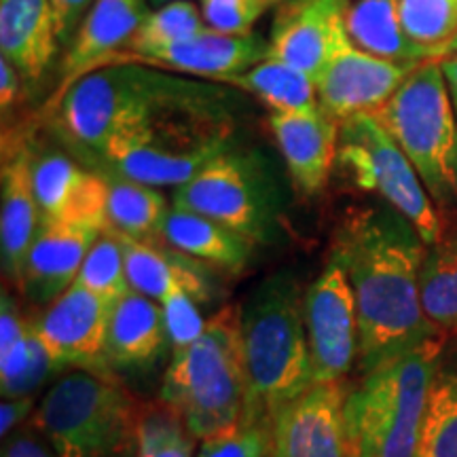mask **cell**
<instances>
[{"label":"cell","instance_id":"1","mask_svg":"<svg viewBox=\"0 0 457 457\" xmlns=\"http://www.w3.org/2000/svg\"><path fill=\"white\" fill-rule=\"evenodd\" d=\"M51 117L104 171L148 187H182L237 134L231 85L145 66L85 74Z\"/></svg>","mask_w":457,"mask_h":457},{"label":"cell","instance_id":"2","mask_svg":"<svg viewBox=\"0 0 457 457\" xmlns=\"http://www.w3.org/2000/svg\"><path fill=\"white\" fill-rule=\"evenodd\" d=\"M428 244L390 205L353 208L337 227L330 261L350 279L362 373L441 335L421 303Z\"/></svg>","mask_w":457,"mask_h":457},{"label":"cell","instance_id":"3","mask_svg":"<svg viewBox=\"0 0 457 457\" xmlns=\"http://www.w3.org/2000/svg\"><path fill=\"white\" fill-rule=\"evenodd\" d=\"M248 404L245 413L273 421L313 381L305 330V293L293 271L262 279L239 310Z\"/></svg>","mask_w":457,"mask_h":457},{"label":"cell","instance_id":"4","mask_svg":"<svg viewBox=\"0 0 457 457\" xmlns=\"http://www.w3.org/2000/svg\"><path fill=\"white\" fill-rule=\"evenodd\" d=\"M441 358L438 335L362 373L345 398L350 457H420L428 398Z\"/></svg>","mask_w":457,"mask_h":457},{"label":"cell","instance_id":"5","mask_svg":"<svg viewBox=\"0 0 457 457\" xmlns=\"http://www.w3.org/2000/svg\"><path fill=\"white\" fill-rule=\"evenodd\" d=\"M162 403L180 415L195 441L242 420L248 404L239 310L222 307L191 347L171 353Z\"/></svg>","mask_w":457,"mask_h":457},{"label":"cell","instance_id":"6","mask_svg":"<svg viewBox=\"0 0 457 457\" xmlns=\"http://www.w3.org/2000/svg\"><path fill=\"white\" fill-rule=\"evenodd\" d=\"M396 140L438 210H457V114L441 62H421L370 112Z\"/></svg>","mask_w":457,"mask_h":457},{"label":"cell","instance_id":"7","mask_svg":"<svg viewBox=\"0 0 457 457\" xmlns=\"http://www.w3.org/2000/svg\"><path fill=\"white\" fill-rule=\"evenodd\" d=\"M138 415L112 377L71 370L45 392L32 426L57 457H125Z\"/></svg>","mask_w":457,"mask_h":457},{"label":"cell","instance_id":"8","mask_svg":"<svg viewBox=\"0 0 457 457\" xmlns=\"http://www.w3.org/2000/svg\"><path fill=\"white\" fill-rule=\"evenodd\" d=\"M174 205L204 214L254 244L279 237L284 187L270 159L259 151L228 148L176 188Z\"/></svg>","mask_w":457,"mask_h":457},{"label":"cell","instance_id":"9","mask_svg":"<svg viewBox=\"0 0 457 457\" xmlns=\"http://www.w3.org/2000/svg\"><path fill=\"white\" fill-rule=\"evenodd\" d=\"M337 163L358 188L375 193L417 228L428 245L443 237L438 208L403 148L370 112L341 121Z\"/></svg>","mask_w":457,"mask_h":457},{"label":"cell","instance_id":"10","mask_svg":"<svg viewBox=\"0 0 457 457\" xmlns=\"http://www.w3.org/2000/svg\"><path fill=\"white\" fill-rule=\"evenodd\" d=\"M305 330L316 384H339L358 360V310L353 290L337 262L305 290Z\"/></svg>","mask_w":457,"mask_h":457},{"label":"cell","instance_id":"11","mask_svg":"<svg viewBox=\"0 0 457 457\" xmlns=\"http://www.w3.org/2000/svg\"><path fill=\"white\" fill-rule=\"evenodd\" d=\"M352 0H286L267 38V57L318 81L330 60L352 45L345 15Z\"/></svg>","mask_w":457,"mask_h":457},{"label":"cell","instance_id":"12","mask_svg":"<svg viewBox=\"0 0 457 457\" xmlns=\"http://www.w3.org/2000/svg\"><path fill=\"white\" fill-rule=\"evenodd\" d=\"M265 57L267 41L256 34L228 37V34L208 30L195 38L165 45V47L140 51L121 49L106 57L96 71L106 66H145L153 71L180 74V77L227 83L228 79L245 72Z\"/></svg>","mask_w":457,"mask_h":457},{"label":"cell","instance_id":"13","mask_svg":"<svg viewBox=\"0 0 457 457\" xmlns=\"http://www.w3.org/2000/svg\"><path fill=\"white\" fill-rule=\"evenodd\" d=\"M112 303L72 284L34 320L38 335L51 356L64 370H89L108 375L104 339Z\"/></svg>","mask_w":457,"mask_h":457},{"label":"cell","instance_id":"14","mask_svg":"<svg viewBox=\"0 0 457 457\" xmlns=\"http://www.w3.org/2000/svg\"><path fill=\"white\" fill-rule=\"evenodd\" d=\"M343 384H313L273 417L270 457H350Z\"/></svg>","mask_w":457,"mask_h":457},{"label":"cell","instance_id":"15","mask_svg":"<svg viewBox=\"0 0 457 457\" xmlns=\"http://www.w3.org/2000/svg\"><path fill=\"white\" fill-rule=\"evenodd\" d=\"M417 66H403L364 54L353 45L341 49L318 77L320 106L339 121L384 106Z\"/></svg>","mask_w":457,"mask_h":457},{"label":"cell","instance_id":"16","mask_svg":"<svg viewBox=\"0 0 457 457\" xmlns=\"http://www.w3.org/2000/svg\"><path fill=\"white\" fill-rule=\"evenodd\" d=\"M148 11V0H96L62 60L60 83L47 102L51 114L74 83L131 41Z\"/></svg>","mask_w":457,"mask_h":457},{"label":"cell","instance_id":"17","mask_svg":"<svg viewBox=\"0 0 457 457\" xmlns=\"http://www.w3.org/2000/svg\"><path fill=\"white\" fill-rule=\"evenodd\" d=\"M270 128L295 185L305 195L322 193L337 163L339 119L316 106L310 111L271 112Z\"/></svg>","mask_w":457,"mask_h":457},{"label":"cell","instance_id":"18","mask_svg":"<svg viewBox=\"0 0 457 457\" xmlns=\"http://www.w3.org/2000/svg\"><path fill=\"white\" fill-rule=\"evenodd\" d=\"M32 176L43 220L106 228L104 176L83 170L62 153L34 157Z\"/></svg>","mask_w":457,"mask_h":457},{"label":"cell","instance_id":"19","mask_svg":"<svg viewBox=\"0 0 457 457\" xmlns=\"http://www.w3.org/2000/svg\"><path fill=\"white\" fill-rule=\"evenodd\" d=\"M104 228L43 220L28 250L20 288L38 305H51L77 282L89 248Z\"/></svg>","mask_w":457,"mask_h":457},{"label":"cell","instance_id":"20","mask_svg":"<svg viewBox=\"0 0 457 457\" xmlns=\"http://www.w3.org/2000/svg\"><path fill=\"white\" fill-rule=\"evenodd\" d=\"M34 155L20 145L4 155L0 174V256L3 271L17 288L21 284L28 250L41 225L32 176Z\"/></svg>","mask_w":457,"mask_h":457},{"label":"cell","instance_id":"21","mask_svg":"<svg viewBox=\"0 0 457 457\" xmlns=\"http://www.w3.org/2000/svg\"><path fill=\"white\" fill-rule=\"evenodd\" d=\"M170 345L162 305L128 290L108 313L104 358L111 370H148Z\"/></svg>","mask_w":457,"mask_h":457},{"label":"cell","instance_id":"22","mask_svg":"<svg viewBox=\"0 0 457 457\" xmlns=\"http://www.w3.org/2000/svg\"><path fill=\"white\" fill-rule=\"evenodd\" d=\"M114 233L121 242L125 273H128L131 290L157 303L179 288L187 290L197 303L212 299L214 288L204 262L174 248H162L151 239H136L119 231Z\"/></svg>","mask_w":457,"mask_h":457},{"label":"cell","instance_id":"23","mask_svg":"<svg viewBox=\"0 0 457 457\" xmlns=\"http://www.w3.org/2000/svg\"><path fill=\"white\" fill-rule=\"evenodd\" d=\"M57 43L49 0H0V49L24 81L34 85L49 71Z\"/></svg>","mask_w":457,"mask_h":457},{"label":"cell","instance_id":"24","mask_svg":"<svg viewBox=\"0 0 457 457\" xmlns=\"http://www.w3.org/2000/svg\"><path fill=\"white\" fill-rule=\"evenodd\" d=\"M159 237L170 248L179 250L204 265H214L227 271H242L253 259L256 245L233 228L204 214L179 208V205L170 208Z\"/></svg>","mask_w":457,"mask_h":457},{"label":"cell","instance_id":"25","mask_svg":"<svg viewBox=\"0 0 457 457\" xmlns=\"http://www.w3.org/2000/svg\"><path fill=\"white\" fill-rule=\"evenodd\" d=\"M345 26L353 47L364 54L403 66L428 62L424 51L404 32L400 0H352Z\"/></svg>","mask_w":457,"mask_h":457},{"label":"cell","instance_id":"26","mask_svg":"<svg viewBox=\"0 0 457 457\" xmlns=\"http://www.w3.org/2000/svg\"><path fill=\"white\" fill-rule=\"evenodd\" d=\"M106 179V227L136 239L159 237L170 205L157 187L102 171Z\"/></svg>","mask_w":457,"mask_h":457},{"label":"cell","instance_id":"27","mask_svg":"<svg viewBox=\"0 0 457 457\" xmlns=\"http://www.w3.org/2000/svg\"><path fill=\"white\" fill-rule=\"evenodd\" d=\"M227 83L265 102L271 112H296L320 106L318 85L310 74L270 57Z\"/></svg>","mask_w":457,"mask_h":457},{"label":"cell","instance_id":"28","mask_svg":"<svg viewBox=\"0 0 457 457\" xmlns=\"http://www.w3.org/2000/svg\"><path fill=\"white\" fill-rule=\"evenodd\" d=\"M420 457H457V353L441 358L428 398Z\"/></svg>","mask_w":457,"mask_h":457},{"label":"cell","instance_id":"29","mask_svg":"<svg viewBox=\"0 0 457 457\" xmlns=\"http://www.w3.org/2000/svg\"><path fill=\"white\" fill-rule=\"evenodd\" d=\"M421 303L438 330H457V231L428 245L421 265Z\"/></svg>","mask_w":457,"mask_h":457},{"label":"cell","instance_id":"30","mask_svg":"<svg viewBox=\"0 0 457 457\" xmlns=\"http://www.w3.org/2000/svg\"><path fill=\"white\" fill-rule=\"evenodd\" d=\"M195 438L174 409L162 403L140 409L125 457H193Z\"/></svg>","mask_w":457,"mask_h":457},{"label":"cell","instance_id":"31","mask_svg":"<svg viewBox=\"0 0 457 457\" xmlns=\"http://www.w3.org/2000/svg\"><path fill=\"white\" fill-rule=\"evenodd\" d=\"M208 30L210 28L205 26L202 9L193 0H174V3L148 11L145 21L123 49L140 51L165 47V45L195 38Z\"/></svg>","mask_w":457,"mask_h":457},{"label":"cell","instance_id":"32","mask_svg":"<svg viewBox=\"0 0 457 457\" xmlns=\"http://www.w3.org/2000/svg\"><path fill=\"white\" fill-rule=\"evenodd\" d=\"M400 17L407 37L436 60L457 34V0H400Z\"/></svg>","mask_w":457,"mask_h":457},{"label":"cell","instance_id":"33","mask_svg":"<svg viewBox=\"0 0 457 457\" xmlns=\"http://www.w3.org/2000/svg\"><path fill=\"white\" fill-rule=\"evenodd\" d=\"M74 284L83 286L89 293L111 303L121 299L129 290L121 242H119L117 233L111 227H106L102 236L96 239V244L89 248Z\"/></svg>","mask_w":457,"mask_h":457},{"label":"cell","instance_id":"34","mask_svg":"<svg viewBox=\"0 0 457 457\" xmlns=\"http://www.w3.org/2000/svg\"><path fill=\"white\" fill-rule=\"evenodd\" d=\"M273 421L245 413L237 424L199 441L197 457H270Z\"/></svg>","mask_w":457,"mask_h":457},{"label":"cell","instance_id":"35","mask_svg":"<svg viewBox=\"0 0 457 457\" xmlns=\"http://www.w3.org/2000/svg\"><path fill=\"white\" fill-rule=\"evenodd\" d=\"M204 21L210 30L228 37L254 34L256 21L270 7V0H199Z\"/></svg>","mask_w":457,"mask_h":457},{"label":"cell","instance_id":"36","mask_svg":"<svg viewBox=\"0 0 457 457\" xmlns=\"http://www.w3.org/2000/svg\"><path fill=\"white\" fill-rule=\"evenodd\" d=\"M159 305L163 310L171 353L187 350L202 337L208 320L202 316L197 301L187 290H174V293L159 301Z\"/></svg>","mask_w":457,"mask_h":457},{"label":"cell","instance_id":"37","mask_svg":"<svg viewBox=\"0 0 457 457\" xmlns=\"http://www.w3.org/2000/svg\"><path fill=\"white\" fill-rule=\"evenodd\" d=\"M51 9H54L57 37L62 43H68L74 38L79 26L83 24L85 15L94 7L96 0H49Z\"/></svg>","mask_w":457,"mask_h":457},{"label":"cell","instance_id":"38","mask_svg":"<svg viewBox=\"0 0 457 457\" xmlns=\"http://www.w3.org/2000/svg\"><path fill=\"white\" fill-rule=\"evenodd\" d=\"M0 457H57V453L47 438L34 430H17L4 441Z\"/></svg>","mask_w":457,"mask_h":457},{"label":"cell","instance_id":"39","mask_svg":"<svg viewBox=\"0 0 457 457\" xmlns=\"http://www.w3.org/2000/svg\"><path fill=\"white\" fill-rule=\"evenodd\" d=\"M34 409V396L24 398H3L0 404V436L7 441L20 424H24L26 417L32 413Z\"/></svg>","mask_w":457,"mask_h":457},{"label":"cell","instance_id":"40","mask_svg":"<svg viewBox=\"0 0 457 457\" xmlns=\"http://www.w3.org/2000/svg\"><path fill=\"white\" fill-rule=\"evenodd\" d=\"M21 81L24 79L17 72V68L9 60L0 57V108H3V114H7L17 102Z\"/></svg>","mask_w":457,"mask_h":457},{"label":"cell","instance_id":"41","mask_svg":"<svg viewBox=\"0 0 457 457\" xmlns=\"http://www.w3.org/2000/svg\"><path fill=\"white\" fill-rule=\"evenodd\" d=\"M436 62H441V68H443V74H445V81H447L451 102H453V108H455V114H457V54L449 55V57H443V60H436Z\"/></svg>","mask_w":457,"mask_h":457},{"label":"cell","instance_id":"42","mask_svg":"<svg viewBox=\"0 0 457 457\" xmlns=\"http://www.w3.org/2000/svg\"><path fill=\"white\" fill-rule=\"evenodd\" d=\"M455 54H457V34H455L453 38H451L447 45H445L443 51H441V54H438L436 60H443V57H449V55H455Z\"/></svg>","mask_w":457,"mask_h":457},{"label":"cell","instance_id":"43","mask_svg":"<svg viewBox=\"0 0 457 457\" xmlns=\"http://www.w3.org/2000/svg\"><path fill=\"white\" fill-rule=\"evenodd\" d=\"M168 3H174V0H148L151 7H162V4H168Z\"/></svg>","mask_w":457,"mask_h":457},{"label":"cell","instance_id":"44","mask_svg":"<svg viewBox=\"0 0 457 457\" xmlns=\"http://www.w3.org/2000/svg\"><path fill=\"white\" fill-rule=\"evenodd\" d=\"M286 0H270V7H278V4H284Z\"/></svg>","mask_w":457,"mask_h":457}]
</instances>
